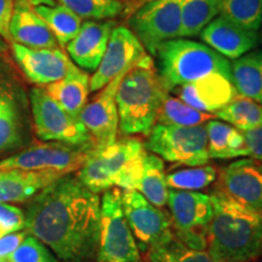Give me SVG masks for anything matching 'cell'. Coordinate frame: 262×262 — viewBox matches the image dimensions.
Segmentation results:
<instances>
[{"instance_id":"cell-1","label":"cell","mask_w":262,"mask_h":262,"mask_svg":"<svg viewBox=\"0 0 262 262\" xmlns=\"http://www.w3.org/2000/svg\"><path fill=\"white\" fill-rule=\"evenodd\" d=\"M25 229L67 262L96 257L101 199L68 173L29 199Z\"/></svg>"},{"instance_id":"cell-2","label":"cell","mask_w":262,"mask_h":262,"mask_svg":"<svg viewBox=\"0 0 262 262\" xmlns=\"http://www.w3.org/2000/svg\"><path fill=\"white\" fill-rule=\"evenodd\" d=\"M212 219L206 250L217 262H250L262 255V212L232 201L220 191L210 195Z\"/></svg>"},{"instance_id":"cell-3","label":"cell","mask_w":262,"mask_h":262,"mask_svg":"<svg viewBox=\"0 0 262 262\" xmlns=\"http://www.w3.org/2000/svg\"><path fill=\"white\" fill-rule=\"evenodd\" d=\"M169 94L155 60L146 52L127 71L118 88L116 101L120 131L124 135L148 136Z\"/></svg>"},{"instance_id":"cell-4","label":"cell","mask_w":262,"mask_h":262,"mask_svg":"<svg viewBox=\"0 0 262 262\" xmlns=\"http://www.w3.org/2000/svg\"><path fill=\"white\" fill-rule=\"evenodd\" d=\"M145 145L134 137L116 140L106 147H95L77 178L91 192H106L113 187L135 189L142 172Z\"/></svg>"},{"instance_id":"cell-5","label":"cell","mask_w":262,"mask_h":262,"mask_svg":"<svg viewBox=\"0 0 262 262\" xmlns=\"http://www.w3.org/2000/svg\"><path fill=\"white\" fill-rule=\"evenodd\" d=\"M156 67L169 93L212 74L231 78V62L208 45L189 39H173L155 54Z\"/></svg>"},{"instance_id":"cell-6","label":"cell","mask_w":262,"mask_h":262,"mask_svg":"<svg viewBox=\"0 0 262 262\" xmlns=\"http://www.w3.org/2000/svg\"><path fill=\"white\" fill-rule=\"evenodd\" d=\"M97 262H140L141 253L127 225L117 188L103 192L98 232Z\"/></svg>"},{"instance_id":"cell-7","label":"cell","mask_w":262,"mask_h":262,"mask_svg":"<svg viewBox=\"0 0 262 262\" xmlns=\"http://www.w3.org/2000/svg\"><path fill=\"white\" fill-rule=\"evenodd\" d=\"M145 148L166 162L199 166L210 160L206 125L172 126L156 124L148 134Z\"/></svg>"},{"instance_id":"cell-8","label":"cell","mask_w":262,"mask_h":262,"mask_svg":"<svg viewBox=\"0 0 262 262\" xmlns=\"http://www.w3.org/2000/svg\"><path fill=\"white\" fill-rule=\"evenodd\" d=\"M183 0H148L127 17V27L155 56L164 42L181 38Z\"/></svg>"},{"instance_id":"cell-9","label":"cell","mask_w":262,"mask_h":262,"mask_svg":"<svg viewBox=\"0 0 262 262\" xmlns=\"http://www.w3.org/2000/svg\"><path fill=\"white\" fill-rule=\"evenodd\" d=\"M29 101L34 130L39 139L73 146L95 145L83 123L66 112L45 88H33L29 93Z\"/></svg>"},{"instance_id":"cell-10","label":"cell","mask_w":262,"mask_h":262,"mask_svg":"<svg viewBox=\"0 0 262 262\" xmlns=\"http://www.w3.org/2000/svg\"><path fill=\"white\" fill-rule=\"evenodd\" d=\"M168 205L175 238L192 249L206 250V232L214 214L210 195L169 188Z\"/></svg>"},{"instance_id":"cell-11","label":"cell","mask_w":262,"mask_h":262,"mask_svg":"<svg viewBox=\"0 0 262 262\" xmlns=\"http://www.w3.org/2000/svg\"><path fill=\"white\" fill-rule=\"evenodd\" d=\"M93 148L95 145L73 146L60 142L33 146L0 160V170L48 171L64 176L78 171Z\"/></svg>"},{"instance_id":"cell-12","label":"cell","mask_w":262,"mask_h":262,"mask_svg":"<svg viewBox=\"0 0 262 262\" xmlns=\"http://www.w3.org/2000/svg\"><path fill=\"white\" fill-rule=\"evenodd\" d=\"M122 206L127 225L140 249L147 253L150 248L165 244L175 238L171 219L135 189H122Z\"/></svg>"},{"instance_id":"cell-13","label":"cell","mask_w":262,"mask_h":262,"mask_svg":"<svg viewBox=\"0 0 262 262\" xmlns=\"http://www.w3.org/2000/svg\"><path fill=\"white\" fill-rule=\"evenodd\" d=\"M145 54V48L127 26H116L102 60L90 78V91L102 89L117 75L129 71Z\"/></svg>"},{"instance_id":"cell-14","label":"cell","mask_w":262,"mask_h":262,"mask_svg":"<svg viewBox=\"0 0 262 262\" xmlns=\"http://www.w3.org/2000/svg\"><path fill=\"white\" fill-rule=\"evenodd\" d=\"M127 73L123 72L102 88L100 94L85 104L79 120L90 134L95 147L101 148L113 143L117 140L119 129V117L117 108V91L123 77Z\"/></svg>"},{"instance_id":"cell-15","label":"cell","mask_w":262,"mask_h":262,"mask_svg":"<svg viewBox=\"0 0 262 262\" xmlns=\"http://www.w3.org/2000/svg\"><path fill=\"white\" fill-rule=\"evenodd\" d=\"M11 51L26 78L37 86H47L62 79L74 67L70 56L60 48H28L12 41Z\"/></svg>"},{"instance_id":"cell-16","label":"cell","mask_w":262,"mask_h":262,"mask_svg":"<svg viewBox=\"0 0 262 262\" xmlns=\"http://www.w3.org/2000/svg\"><path fill=\"white\" fill-rule=\"evenodd\" d=\"M217 176V191L239 204L262 212V166L255 160L231 163Z\"/></svg>"},{"instance_id":"cell-17","label":"cell","mask_w":262,"mask_h":262,"mask_svg":"<svg viewBox=\"0 0 262 262\" xmlns=\"http://www.w3.org/2000/svg\"><path fill=\"white\" fill-rule=\"evenodd\" d=\"M116 26L114 19L83 22L79 33L66 45L72 62L85 72L96 71Z\"/></svg>"},{"instance_id":"cell-18","label":"cell","mask_w":262,"mask_h":262,"mask_svg":"<svg viewBox=\"0 0 262 262\" xmlns=\"http://www.w3.org/2000/svg\"><path fill=\"white\" fill-rule=\"evenodd\" d=\"M170 93L176 94L180 100L195 110L214 116L238 96L231 78L221 74H212L193 83L176 86Z\"/></svg>"},{"instance_id":"cell-19","label":"cell","mask_w":262,"mask_h":262,"mask_svg":"<svg viewBox=\"0 0 262 262\" xmlns=\"http://www.w3.org/2000/svg\"><path fill=\"white\" fill-rule=\"evenodd\" d=\"M203 44L222 55L227 60H237L253 50L258 42V33L217 16L199 34Z\"/></svg>"},{"instance_id":"cell-20","label":"cell","mask_w":262,"mask_h":262,"mask_svg":"<svg viewBox=\"0 0 262 262\" xmlns=\"http://www.w3.org/2000/svg\"><path fill=\"white\" fill-rule=\"evenodd\" d=\"M11 42H18L28 48H60L49 26L26 0H15L10 21Z\"/></svg>"},{"instance_id":"cell-21","label":"cell","mask_w":262,"mask_h":262,"mask_svg":"<svg viewBox=\"0 0 262 262\" xmlns=\"http://www.w3.org/2000/svg\"><path fill=\"white\" fill-rule=\"evenodd\" d=\"M61 175L48 171L0 170V203L29 201Z\"/></svg>"},{"instance_id":"cell-22","label":"cell","mask_w":262,"mask_h":262,"mask_svg":"<svg viewBox=\"0 0 262 262\" xmlns=\"http://www.w3.org/2000/svg\"><path fill=\"white\" fill-rule=\"evenodd\" d=\"M45 90L66 112L79 119L90 94V75L74 64L62 79L47 85Z\"/></svg>"},{"instance_id":"cell-23","label":"cell","mask_w":262,"mask_h":262,"mask_svg":"<svg viewBox=\"0 0 262 262\" xmlns=\"http://www.w3.org/2000/svg\"><path fill=\"white\" fill-rule=\"evenodd\" d=\"M237 95L262 104V50L250 51L231 63Z\"/></svg>"},{"instance_id":"cell-24","label":"cell","mask_w":262,"mask_h":262,"mask_svg":"<svg viewBox=\"0 0 262 262\" xmlns=\"http://www.w3.org/2000/svg\"><path fill=\"white\" fill-rule=\"evenodd\" d=\"M206 125L208 152L212 159H232L247 157L243 133L220 120L211 119Z\"/></svg>"},{"instance_id":"cell-25","label":"cell","mask_w":262,"mask_h":262,"mask_svg":"<svg viewBox=\"0 0 262 262\" xmlns=\"http://www.w3.org/2000/svg\"><path fill=\"white\" fill-rule=\"evenodd\" d=\"M135 191L141 193L150 204L162 209L169 198L166 172L163 159L153 153H146L143 158L142 172L137 181Z\"/></svg>"},{"instance_id":"cell-26","label":"cell","mask_w":262,"mask_h":262,"mask_svg":"<svg viewBox=\"0 0 262 262\" xmlns=\"http://www.w3.org/2000/svg\"><path fill=\"white\" fill-rule=\"evenodd\" d=\"M35 12L44 19L52 34L55 35L58 45L66 47L73 40L81 27V18L70 9L61 4L33 6Z\"/></svg>"},{"instance_id":"cell-27","label":"cell","mask_w":262,"mask_h":262,"mask_svg":"<svg viewBox=\"0 0 262 262\" xmlns=\"http://www.w3.org/2000/svg\"><path fill=\"white\" fill-rule=\"evenodd\" d=\"M220 14V0H183L181 9V38H191Z\"/></svg>"},{"instance_id":"cell-28","label":"cell","mask_w":262,"mask_h":262,"mask_svg":"<svg viewBox=\"0 0 262 262\" xmlns=\"http://www.w3.org/2000/svg\"><path fill=\"white\" fill-rule=\"evenodd\" d=\"M214 118V114L195 110L179 97H173L169 94L164 98L160 106L157 124L172 126H195L206 124Z\"/></svg>"},{"instance_id":"cell-29","label":"cell","mask_w":262,"mask_h":262,"mask_svg":"<svg viewBox=\"0 0 262 262\" xmlns=\"http://www.w3.org/2000/svg\"><path fill=\"white\" fill-rule=\"evenodd\" d=\"M215 117L235 129L247 131L262 125V104L238 95L227 106L217 111Z\"/></svg>"},{"instance_id":"cell-30","label":"cell","mask_w":262,"mask_h":262,"mask_svg":"<svg viewBox=\"0 0 262 262\" xmlns=\"http://www.w3.org/2000/svg\"><path fill=\"white\" fill-rule=\"evenodd\" d=\"M80 18L103 21L113 19L129 11V3L123 0H57Z\"/></svg>"},{"instance_id":"cell-31","label":"cell","mask_w":262,"mask_h":262,"mask_svg":"<svg viewBox=\"0 0 262 262\" xmlns=\"http://www.w3.org/2000/svg\"><path fill=\"white\" fill-rule=\"evenodd\" d=\"M248 31L258 32L262 24V0H220V14Z\"/></svg>"},{"instance_id":"cell-32","label":"cell","mask_w":262,"mask_h":262,"mask_svg":"<svg viewBox=\"0 0 262 262\" xmlns=\"http://www.w3.org/2000/svg\"><path fill=\"white\" fill-rule=\"evenodd\" d=\"M149 262H217L208 250H196L176 238L147 251Z\"/></svg>"},{"instance_id":"cell-33","label":"cell","mask_w":262,"mask_h":262,"mask_svg":"<svg viewBox=\"0 0 262 262\" xmlns=\"http://www.w3.org/2000/svg\"><path fill=\"white\" fill-rule=\"evenodd\" d=\"M217 178L215 166L199 165L192 168L176 170L166 175V183L170 189L178 191H199L210 186Z\"/></svg>"},{"instance_id":"cell-34","label":"cell","mask_w":262,"mask_h":262,"mask_svg":"<svg viewBox=\"0 0 262 262\" xmlns=\"http://www.w3.org/2000/svg\"><path fill=\"white\" fill-rule=\"evenodd\" d=\"M4 262H58V258L44 243L28 234L21 245Z\"/></svg>"},{"instance_id":"cell-35","label":"cell","mask_w":262,"mask_h":262,"mask_svg":"<svg viewBox=\"0 0 262 262\" xmlns=\"http://www.w3.org/2000/svg\"><path fill=\"white\" fill-rule=\"evenodd\" d=\"M19 142L17 106L0 108V153L11 149Z\"/></svg>"},{"instance_id":"cell-36","label":"cell","mask_w":262,"mask_h":262,"mask_svg":"<svg viewBox=\"0 0 262 262\" xmlns=\"http://www.w3.org/2000/svg\"><path fill=\"white\" fill-rule=\"evenodd\" d=\"M26 215L22 209L10 203H0V238L25 229Z\"/></svg>"},{"instance_id":"cell-37","label":"cell","mask_w":262,"mask_h":262,"mask_svg":"<svg viewBox=\"0 0 262 262\" xmlns=\"http://www.w3.org/2000/svg\"><path fill=\"white\" fill-rule=\"evenodd\" d=\"M10 67L0 60V108L17 106V89Z\"/></svg>"},{"instance_id":"cell-38","label":"cell","mask_w":262,"mask_h":262,"mask_svg":"<svg viewBox=\"0 0 262 262\" xmlns=\"http://www.w3.org/2000/svg\"><path fill=\"white\" fill-rule=\"evenodd\" d=\"M242 133L248 157H251L255 160H262V125Z\"/></svg>"},{"instance_id":"cell-39","label":"cell","mask_w":262,"mask_h":262,"mask_svg":"<svg viewBox=\"0 0 262 262\" xmlns=\"http://www.w3.org/2000/svg\"><path fill=\"white\" fill-rule=\"evenodd\" d=\"M28 234L26 229H22V231L14 232L0 238V258L4 261L9 255L14 253Z\"/></svg>"},{"instance_id":"cell-40","label":"cell","mask_w":262,"mask_h":262,"mask_svg":"<svg viewBox=\"0 0 262 262\" xmlns=\"http://www.w3.org/2000/svg\"><path fill=\"white\" fill-rule=\"evenodd\" d=\"M14 0H0V37L6 41H11L10 35V21H11Z\"/></svg>"},{"instance_id":"cell-41","label":"cell","mask_w":262,"mask_h":262,"mask_svg":"<svg viewBox=\"0 0 262 262\" xmlns=\"http://www.w3.org/2000/svg\"><path fill=\"white\" fill-rule=\"evenodd\" d=\"M32 6H39V5H55V0H26Z\"/></svg>"},{"instance_id":"cell-42","label":"cell","mask_w":262,"mask_h":262,"mask_svg":"<svg viewBox=\"0 0 262 262\" xmlns=\"http://www.w3.org/2000/svg\"><path fill=\"white\" fill-rule=\"evenodd\" d=\"M9 48H10L9 42L6 41L4 38L0 37V54H5V52H8Z\"/></svg>"},{"instance_id":"cell-43","label":"cell","mask_w":262,"mask_h":262,"mask_svg":"<svg viewBox=\"0 0 262 262\" xmlns=\"http://www.w3.org/2000/svg\"><path fill=\"white\" fill-rule=\"evenodd\" d=\"M136 2H143V3H146V2H148V0H136Z\"/></svg>"},{"instance_id":"cell-44","label":"cell","mask_w":262,"mask_h":262,"mask_svg":"<svg viewBox=\"0 0 262 262\" xmlns=\"http://www.w3.org/2000/svg\"><path fill=\"white\" fill-rule=\"evenodd\" d=\"M123 2H126V3H129L130 0H123ZM133 2H136V0H133Z\"/></svg>"},{"instance_id":"cell-45","label":"cell","mask_w":262,"mask_h":262,"mask_svg":"<svg viewBox=\"0 0 262 262\" xmlns=\"http://www.w3.org/2000/svg\"><path fill=\"white\" fill-rule=\"evenodd\" d=\"M262 25V24H261ZM261 38H262V29H261Z\"/></svg>"},{"instance_id":"cell-46","label":"cell","mask_w":262,"mask_h":262,"mask_svg":"<svg viewBox=\"0 0 262 262\" xmlns=\"http://www.w3.org/2000/svg\"><path fill=\"white\" fill-rule=\"evenodd\" d=\"M0 262H4V261H3V260H2V258H0Z\"/></svg>"}]
</instances>
